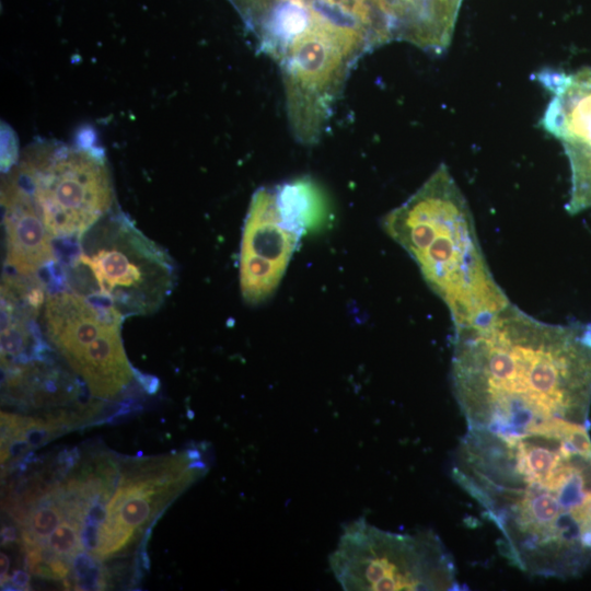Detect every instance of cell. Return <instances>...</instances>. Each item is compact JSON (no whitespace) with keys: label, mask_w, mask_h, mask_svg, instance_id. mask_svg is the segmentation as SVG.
I'll return each mask as SVG.
<instances>
[{"label":"cell","mask_w":591,"mask_h":591,"mask_svg":"<svg viewBox=\"0 0 591 591\" xmlns=\"http://www.w3.org/2000/svg\"><path fill=\"white\" fill-rule=\"evenodd\" d=\"M301 236L281 221L273 186L252 196L240 251V288L251 305L270 298L282 279Z\"/></svg>","instance_id":"cell-8"},{"label":"cell","mask_w":591,"mask_h":591,"mask_svg":"<svg viewBox=\"0 0 591 591\" xmlns=\"http://www.w3.org/2000/svg\"><path fill=\"white\" fill-rule=\"evenodd\" d=\"M15 540V531L13 526H4L1 531V542L7 544Z\"/></svg>","instance_id":"cell-18"},{"label":"cell","mask_w":591,"mask_h":591,"mask_svg":"<svg viewBox=\"0 0 591 591\" xmlns=\"http://www.w3.org/2000/svg\"><path fill=\"white\" fill-rule=\"evenodd\" d=\"M80 530V521L73 519L63 520L43 544L56 555L76 556L77 552L83 547Z\"/></svg>","instance_id":"cell-14"},{"label":"cell","mask_w":591,"mask_h":591,"mask_svg":"<svg viewBox=\"0 0 591 591\" xmlns=\"http://www.w3.org/2000/svg\"><path fill=\"white\" fill-rule=\"evenodd\" d=\"M451 384L467 429L522 434L558 419L587 426L591 322L546 323L510 303L454 328Z\"/></svg>","instance_id":"cell-2"},{"label":"cell","mask_w":591,"mask_h":591,"mask_svg":"<svg viewBox=\"0 0 591 591\" xmlns=\"http://www.w3.org/2000/svg\"><path fill=\"white\" fill-rule=\"evenodd\" d=\"M66 510L59 501V505L49 503L34 511L31 515L28 525L22 531V540L25 548L31 546H40L45 537L49 536L56 528L65 520Z\"/></svg>","instance_id":"cell-12"},{"label":"cell","mask_w":591,"mask_h":591,"mask_svg":"<svg viewBox=\"0 0 591 591\" xmlns=\"http://www.w3.org/2000/svg\"><path fill=\"white\" fill-rule=\"evenodd\" d=\"M282 223L301 237L332 225L334 215L323 188L309 176L297 177L273 186Z\"/></svg>","instance_id":"cell-11"},{"label":"cell","mask_w":591,"mask_h":591,"mask_svg":"<svg viewBox=\"0 0 591 591\" xmlns=\"http://www.w3.org/2000/svg\"><path fill=\"white\" fill-rule=\"evenodd\" d=\"M0 564H1V587L8 581V576H7V572L9 570V564H10V560L8 558V556L4 554V553H1L0 554Z\"/></svg>","instance_id":"cell-17"},{"label":"cell","mask_w":591,"mask_h":591,"mask_svg":"<svg viewBox=\"0 0 591 591\" xmlns=\"http://www.w3.org/2000/svg\"><path fill=\"white\" fill-rule=\"evenodd\" d=\"M48 567L51 570L54 578L65 579L68 575V566L58 558H49L47 561Z\"/></svg>","instance_id":"cell-15"},{"label":"cell","mask_w":591,"mask_h":591,"mask_svg":"<svg viewBox=\"0 0 591 591\" xmlns=\"http://www.w3.org/2000/svg\"><path fill=\"white\" fill-rule=\"evenodd\" d=\"M123 321L114 309L70 288L45 298L48 339L99 397L115 396L136 376L123 347Z\"/></svg>","instance_id":"cell-7"},{"label":"cell","mask_w":591,"mask_h":591,"mask_svg":"<svg viewBox=\"0 0 591 591\" xmlns=\"http://www.w3.org/2000/svg\"><path fill=\"white\" fill-rule=\"evenodd\" d=\"M13 587L20 590H28L30 584V575L23 570H14L12 577L10 578Z\"/></svg>","instance_id":"cell-16"},{"label":"cell","mask_w":591,"mask_h":591,"mask_svg":"<svg viewBox=\"0 0 591 591\" xmlns=\"http://www.w3.org/2000/svg\"><path fill=\"white\" fill-rule=\"evenodd\" d=\"M152 495H142L128 499L118 511L107 514L119 525L136 531L143 525L152 515L155 508L161 507L162 501L154 502Z\"/></svg>","instance_id":"cell-13"},{"label":"cell","mask_w":591,"mask_h":591,"mask_svg":"<svg viewBox=\"0 0 591 591\" xmlns=\"http://www.w3.org/2000/svg\"><path fill=\"white\" fill-rule=\"evenodd\" d=\"M11 173L30 195L54 240L76 242L109 213L114 201L103 155L86 148L33 144Z\"/></svg>","instance_id":"cell-6"},{"label":"cell","mask_w":591,"mask_h":591,"mask_svg":"<svg viewBox=\"0 0 591 591\" xmlns=\"http://www.w3.org/2000/svg\"><path fill=\"white\" fill-rule=\"evenodd\" d=\"M381 224L415 260L454 328L484 322L511 303L491 274L470 205L444 163Z\"/></svg>","instance_id":"cell-3"},{"label":"cell","mask_w":591,"mask_h":591,"mask_svg":"<svg viewBox=\"0 0 591 591\" xmlns=\"http://www.w3.org/2000/svg\"><path fill=\"white\" fill-rule=\"evenodd\" d=\"M540 126L563 146L570 169L571 216L591 209V67L566 73L552 92Z\"/></svg>","instance_id":"cell-9"},{"label":"cell","mask_w":591,"mask_h":591,"mask_svg":"<svg viewBox=\"0 0 591 591\" xmlns=\"http://www.w3.org/2000/svg\"><path fill=\"white\" fill-rule=\"evenodd\" d=\"M1 205L5 271L26 278H42L43 273L54 269L58 263L54 239L30 195L11 172L2 182Z\"/></svg>","instance_id":"cell-10"},{"label":"cell","mask_w":591,"mask_h":591,"mask_svg":"<svg viewBox=\"0 0 591 591\" xmlns=\"http://www.w3.org/2000/svg\"><path fill=\"white\" fill-rule=\"evenodd\" d=\"M590 450L588 427L567 420L522 434L467 429L452 475L517 568L571 578L591 568Z\"/></svg>","instance_id":"cell-1"},{"label":"cell","mask_w":591,"mask_h":591,"mask_svg":"<svg viewBox=\"0 0 591 591\" xmlns=\"http://www.w3.org/2000/svg\"><path fill=\"white\" fill-rule=\"evenodd\" d=\"M62 283L114 309L123 318L157 312L172 293L176 271L169 254L121 212L105 216L74 243Z\"/></svg>","instance_id":"cell-4"},{"label":"cell","mask_w":591,"mask_h":591,"mask_svg":"<svg viewBox=\"0 0 591 591\" xmlns=\"http://www.w3.org/2000/svg\"><path fill=\"white\" fill-rule=\"evenodd\" d=\"M329 566L344 590L436 591L457 587L453 557L434 532H390L364 518L344 526Z\"/></svg>","instance_id":"cell-5"}]
</instances>
